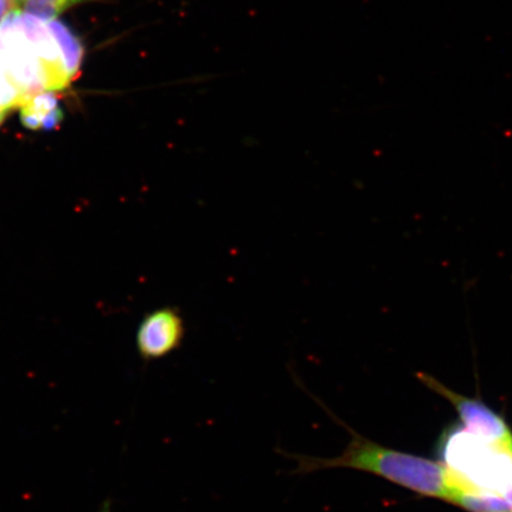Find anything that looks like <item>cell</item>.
Returning a JSON list of instances; mask_svg holds the SVG:
<instances>
[{
    "label": "cell",
    "mask_w": 512,
    "mask_h": 512,
    "mask_svg": "<svg viewBox=\"0 0 512 512\" xmlns=\"http://www.w3.org/2000/svg\"><path fill=\"white\" fill-rule=\"evenodd\" d=\"M454 504L469 512H508L511 505L496 491L477 488L465 482L458 491Z\"/></svg>",
    "instance_id": "7"
},
{
    "label": "cell",
    "mask_w": 512,
    "mask_h": 512,
    "mask_svg": "<svg viewBox=\"0 0 512 512\" xmlns=\"http://www.w3.org/2000/svg\"><path fill=\"white\" fill-rule=\"evenodd\" d=\"M416 377L427 388L451 402L473 437L512 456V431L501 415L492 411L482 400L453 392L430 374L418 373Z\"/></svg>",
    "instance_id": "2"
},
{
    "label": "cell",
    "mask_w": 512,
    "mask_h": 512,
    "mask_svg": "<svg viewBox=\"0 0 512 512\" xmlns=\"http://www.w3.org/2000/svg\"><path fill=\"white\" fill-rule=\"evenodd\" d=\"M332 419L350 434L344 451L335 458H318L280 451L283 456L296 462L293 475L307 476L319 471L349 469L370 473L416 492V494L453 502L465 480L456 472L434 460L396 451L374 443L358 434L328 407L319 402Z\"/></svg>",
    "instance_id": "1"
},
{
    "label": "cell",
    "mask_w": 512,
    "mask_h": 512,
    "mask_svg": "<svg viewBox=\"0 0 512 512\" xmlns=\"http://www.w3.org/2000/svg\"><path fill=\"white\" fill-rule=\"evenodd\" d=\"M185 332L182 313L175 307H160L147 313L140 322L136 347L140 358L145 362L158 361L182 347Z\"/></svg>",
    "instance_id": "3"
},
{
    "label": "cell",
    "mask_w": 512,
    "mask_h": 512,
    "mask_svg": "<svg viewBox=\"0 0 512 512\" xmlns=\"http://www.w3.org/2000/svg\"><path fill=\"white\" fill-rule=\"evenodd\" d=\"M19 29L40 61L48 92L61 91L69 86L70 80L62 56L53 35L41 19L19 14Z\"/></svg>",
    "instance_id": "4"
},
{
    "label": "cell",
    "mask_w": 512,
    "mask_h": 512,
    "mask_svg": "<svg viewBox=\"0 0 512 512\" xmlns=\"http://www.w3.org/2000/svg\"><path fill=\"white\" fill-rule=\"evenodd\" d=\"M11 0H0V24L4 21V18L8 16L9 12L14 10Z\"/></svg>",
    "instance_id": "10"
},
{
    "label": "cell",
    "mask_w": 512,
    "mask_h": 512,
    "mask_svg": "<svg viewBox=\"0 0 512 512\" xmlns=\"http://www.w3.org/2000/svg\"><path fill=\"white\" fill-rule=\"evenodd\" d=\"M21 123L30 131H54L63 123L64 113L54 92L32 95L19 107Z\"/></svg>",
    "instance_id": "5"
},
{
    "label": "cell",
    "mask_w": 512,
    "mask_h": 512,
    "mask_svg": "<svg viewBox=\"0 0 512 512\" xmlns=\"http://www.w3.org/2000/svg\"><path fill=\"white\" fill-rule=\"evenodd\" d=\"M92 2V0H27L25 14L41 19L43 22L55 21L64 11L73 6Z\"/></svg>",
    "instance_id": "8"
},
{
    "label": "cell",
    "mask_w": 512,
    "mask_h": 512,
    "mask_svg": "<svg viewBox=\"0 0 512 512\" xmlns=\"http://www.w3.org/2000/svg\"><path fill=\"white\" fill-rule=\"evenodd\" d=\"M48 28L59 47L64 69L68 74L70 82L78 78L85 57V47L75 32L61 21H51Z\"/></svg>",
    "instance_id": "6"
},
{
    "label": "cell",
    "mask_w": 512,
    "mask_h": 512,
    "mask_svg": "<svg viewBox=\"0 0 512 512\" xmlns=\"http://www.w3.org/2000/svg\"><path fill=\"white\" fill-rule=\"evenodd\" d=\"M502 496L505 498V501H507L512 507V484L507 490L503 492Z\"/></svg>",
    "instance_id": "11"
},
{
    "label": "cell",
    "mask_w": 512,
    "mask_h": 512,
    "mask_svg": "<svg viewBox=\"0 0 512 512\" xmlns=\"http://www.w3.org/2000/svg\"><path fill=\"white\" fill-rule=\"evenodd\" d=\"M10 111L3 110V108H0V126L3 125L6 117H8Z\"/></svg>",
    "instance_id": "13"
},
{
    "label": "cell",
    "mask_w": 512,
    "mask_h": 512,
    "mask_svg": "<svg viewBox=\"0 0 512 512\" xmlns=\"http://www.w3.org/2000/svg\"><path fill=\"white\" fill-rule=\"evenodd\" d=\"M11 2L15 9L21 10L22 6L27 3V0H11Z\"/></svg>",
    "instance_id": "12"
},
{
    "label": "cell",
    "mask_w": 512,
    "mask_h": 512,
    "mask_svg": "<svg viewBox=\"0 0 512 512\" xmlns=\"http://www.w3.org/2000/svg\"><path fill=\"white\" fill-rule=\"evenodd\" d=\"M508 512H512V510L508 511Z\"/></svg>",
    "instance_id": "14"
},
{
    "label": "cell",
    "mask_w": 512,
    "mask_h": 512,
    "mask_svg": "<svg viewBox=\"0 0 512 512\" xmlns=\"http://www.w3.org/2000/svg\"><path fill=\"white\" fill-rule=\"evenodd\" d=\"M25 101L27 99H25L24 94L19 91L4 63L0 61V108L11 111L14 108L21 107Z\"/></svg>",
    "instance_id": "9"
}]
</instances>
